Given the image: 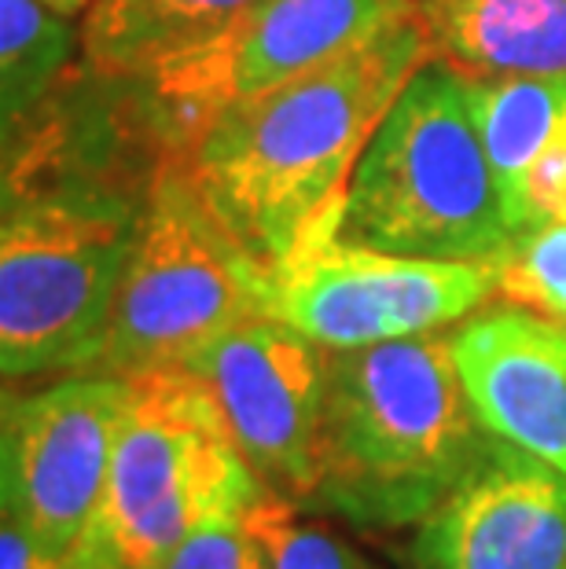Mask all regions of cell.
Instances as JSON below:
<instances>
[{
  "mask_svg": "<svg viewBox=\"0 0 566 569\" xmlns=\"http://www.w3.org/2000/svg\"><path fill=\"white\" fill-rule=\"evenodd\" d=\"M188 148L148 81L70 74L4 137L0 368L8 382L92 371L151 180Z\"/></svg>",
  "mask_w": 566,
  "mask_h": 569,
  "instance_id": "cell-1",
  "label": "cell"
},
{
  "mask_svg": "<svg viewBox=\"0 0 566 569\" xmlns=\"http://www.w3.org/2000/svg\"><path fill=\"white\" fill-rule=\"evenodd\" d=\"M427 56L413 8L346 52L225 107L188 140L202 196L265 269L342 199L371 132Z\"/></svg>",
  "mask_w": 566,
  "mask_h": 569,
  "instance_id": "cell-2",
  "label": "cell"
},
{
  "mask_svg": "<svg viewBox=\"0 0 566 569\" xmlns=\"http://www.w3.org/2000/svg\"><path fill=\"white\" fill-rule=\"evenodd\" d=\"M489 438L456 368L453 327L328 349L320 481L309 511L360 529H413L460 486Z\"/></svg>",
  "mask_w": 566,
  "mask_h": 569,
  "instance_id": "cell-3",
  "label": "cell"
},
{
  "mask_svg": "<svg viewBox=\"0 0 566 569\" xmlns=\"http://www.w3.org/2000/svg\"><path fill=\"white\" fill-rule=\"evenodd\" d=\"M346 243L427 261H489L512 247L497 173L464 70L427 56L387 107L328 213Z\"/></svg>",
  "mask_w": 566,
  "mask_h": 569,
  "instance_id": "cell-4",
  "label": "cell"
},
{
  "mask_svg": "<svg viewBox=\"0 0 566 569\" xmlns=\"http://www.w3.org/2000/svg\"><path fill=\"white\" fill-rule=\"evenodd\" d=\"M261 492L196 371L132 375L100 515L70 569H155L202 522Z\"/></svg>",
  "mask_w": 566,
  "mask_h": 569,
  "instance_id": "cell-5",
  "label": "cell"
},
{
  "mask_svg": "<svg viewBox=\"0 0 566 569\" xmlns=\"http://www.w3.org/2000/svg\"><path fill=\"white\" fill-rule=\"evenodd\" d=\"M269 269L202 196L188 148H173L151 180L92 371L132 379L188 368L228 327L269 312Z\"/></svg>",
  "mask_w": 566,
  "mask_h": 569,
  "instance_id": "cell-6",
  "label": "cell"
},
{
  "mask_svg": "<svg viewBox=\"0 0 566 569\" xmlns=\"http://www.w3.org/2000/svg\"><path fill=\"white\" fill-rule=\"evenodd\" d=\"M328 213L269 269V312L317 346L357 349L449 331L497 298V264L427 261L346 243L331 232Z\"/></svg>",
  "mask_w": 566,
  "mask_h": 569,
  "instance_id": "cell-7",
  "label": "cell"
},
{
  "mask_svg": "<svg viewBox=\"0 0 566 569\" xmlns=\"http://www.w3.org/2000/svg\"><path fill=\"white\" fill-rule=\"evenodd\" d=\"M126 397L129 379L107 371H70L38 390L4 393V518L63 569L81 559L92 537Z\"/></svg>",
  "mask_w": 566,
  "mask_h": 569,
  "instance_id": "cell-8",
  "label": "cell"
},
{
  "mask_svg": "<svg viewBox=\"0 0 566 569\" xmlns=\"http://www.w3.org/2000/svg\"><path fill=\"white\" fill-rule=\"evenodd\" d=\"M261 486L309 511L320 481L328 349L272 312L228 327L191 360Z\"/></svg>",
  "mask_w": 566,
  "mask_h": 569,
  "instance_id": "cell-9",
  "label": "cell"
},
{
  "mask_svg": "<svg viewBox=\"0 0 566 569\" xmlns=\"http://www.w3.org/2000/svg\"><path fill=\"white\" fill-rule=\"evenodd\" d=\"M405 11L413 0H258L225 38L143 81L188 143L225 107L346 52Z\"/></svg>",
  "mask_w": 566,
  "mask_h": 569,
  "instance_id": "cell-10",
  "label": "cell"
},
{
  "mask_svg": "<svg viewBox=\"0 0 566 569\" xmlns=\"http://www.w3.org/2000/svg\"><path fill=\"white\" fill-rule=\"evenodd\" d=\"M408 569H566V475L493 433L405 543Z\"/></svg>",
  "mask_w": 566,
  "mask_h": 569,
  "instance_id": "cell-11",
  "label": "cell"
},
{
  "mask_svg": "<svg viewBox=\"0 0 566 569\" xmlns=\"http://www.w3.org/2000/svg\"><path fill=\"white\" fill-rule=\"evenodd\" d=\"M481 427L566 475V320L493 298L453 327Z\"/></svg>",
  "mask_w": 566,
  "mask_h": 569,
  "instance_id": "cell-12",
  "label": "cell"
},
{
  "mask_svg": "<svg viewBox=\"0 0 566 569\" xmlns=\"http://www.w3.org/2000/svg\"><path fill=\"white\" fill-rule=\"evenodd\" d=\"M460 70V67H456ZM512 239L566 217V74H467Z\"/></svg>",
  "mask_w": 566,
  "mask_h": 569,
  "instance_id": "cell-13",
  "label": "cell"
},
{
  "mask_svg": "<svg viewBox=\"0 0 566 569\" xmlns=\"http://www.w3.org/2000/svg\"><path fill=\"white\" fill-rule=\"evenodd\" d=\"M427 52L467 74H566V0H413Z\"/></svg>",
  "mask_w": 566,
  "mask_h": 569,
  "instance_id": "cell-14",
  "label": "cell"
},
{
  "mask_svg": "<svg viewBox=\"0 0 566 569\" xmlns=\"http://www.w3.org/2000/svg\"><path fill=\"white\" fill-rule=\"evenodd\" d=\"M258 0H92L81 19V67L103 78H151L225 38Z\"/></svg>",
  "mask_w": 566,
  "mask_h": 569,
  "instance_id": "cell-15",
  "label": "cell"
},
{
  "mask_svg": "<svg viewBox=\"0 0 566 569\" xmlns=\"http://www.w3.org/2000/svg\"><path fill=\"white\" fill-rule=\"evenodd\" d=\"M81 52V30L44 0H0V114L4 137L52 100Z\"/></svg>",
  "mask_w": 566,
  "mask_h": 569,
  "instance_id": "cell-16",
  "label": "cell"
},
{
  "mask_svg": "<svg viewBox=\"0 0 566 569\" xmlns=\"http://www.w3.org/2000/svg\"><path fill=\"white\" fill-rule=\"evenodd\" d=\"M497 298L566 320V217L540 221L512 239L497 261Z\"/></svg>",
  "mask_w": 566,
  "mask_h": 569,
  "instance_id": "cell-17",
  "label": "cell"
},
{
  "mask_svg": "<svg viewBox=\"0 0 566 569\" xmlns=\"http://www.w3.org/2000/svg\"><path fill=\"white\" fill-rule=\"evenodd\" d=\"M302 507L265 489L247 507L250 529L261 540L269 569H376L349 548L346 540L331 537L328 529L298 518Z\"/></svg>",
  "mask_w": 566,
  "mask_h": 569,
  "instance_id": "cell-18",
  "label": "cell"
},
{
  "mask_svg": "<svg viewBox=\"0 0 566 569\" xmlns=\"http://www.w3.org/2000/svg\"><path fill=\"white\" fill-rule=\"evenodd\" d=\"M247 507H236V511L202 522L155 569H269L261 540L250 529Z\"/></svg>",
  "mask_w": 566,
  "mask_h": 569,
  "instance_id": "cell-19",
  "label": "cell"
},
{
  "mask_svg": "<svg viewBox=\"0 0 566 569\" xmlns=\"http://www.w3.org/2000/svg\"><path fill=\"white\" fill-rule=\"evenodd\" d=\"M48 8H56L59 16H78V11H86L92 0H44Z\"/></svg>",
  "mask_w": 566,
  "mask_h": 569,
  "instance_id": "cell-20",
  "label": "cell"
}]
</instances>
